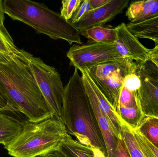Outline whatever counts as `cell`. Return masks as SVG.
Returning <instances> with one entry per match:
<instances>
[{
	"instance_id": "obj_1",
	"label": "cell",
	"mask_w": 158,
	"mask_h": 157,
	"mask_svg": "<svg viewBox=\"0 0 158 157\" xmlns=\"http://www.w3.org/2000/svg\"><path fill=\"white\" fill-rule=\"evenodd\" d=\"M27 52L0 61V88L13 111L26 115L29 121L38 123L53 117L29 65Z\"/></svg>"
},
{
	"instance_id": "obj_2",
	"label": "cell",
	"mask_w": 158,
	"mask_h": 157,
	"mask_svg": "<svg viewBox=\"0 0 158 157\" xmlns=\"http://www.w3.org/2000/svg\"><path fill=\"white\" fill-rule=\"evenodd\" d=\"M62 120L68 134L83 144L100 149L107 157L102 133L77 69H75L65 87Z\"/></svg>"
},
{
	"instance_id": "obj_3",
	"label": "cell",
	"mask_w": 158,
	"mask_h": 157,
	"mask_svg": "<svg viewBox=\"0 0 158 157\" xmlns=\"http://www.w3.org/2000/svg\"><path fill=\"white\" fill-rule=\"evenodd\" d=\"M3 6L5 14L13 20L28 25L38 33L70 44H82L77 27L44 4L30 0H5Z\"/></svg>"
},
{
	"instance_id": "obj_4",
	"label": "cell",
	"mask_w": 158,
	"mask_h": 157,
	"mask_svg": "<svg viewBox=\"0 0 158 157\" xmlns=\"http://www.w3.org/2000/svg\"><path fill=\"white\" fill-rule=\"evenodd\" d=\"M67 134L63 121L54 116L38 123L26 121L20 134L4 148L14 157H35L59 150Z\"/></svg>"
},
{
	"instance_id": "obj_5",
	"label": "cell",
	"mask_w": 158,
	"mask_h": 157,
	"mask_svg": "<svg viewBox=\"0 0 158 157\" xmlns=\"http://www.w3.org/2000/svg\"><path fill=\"white\" fill-rule=\"evenodd\" d=\"M137 64L132 60L121 58L88 69L98 88L117 113L123 79L126 76L136 72Z\"/></svg>"
},
{
	"instance_id": "obj_6",
	"label": "cell",
	"mask_w": 158,
	"mask_h": 157,
	"mask_svg": "<svg viewBox=\"0 0 158 157\" xmlns=\"http://www.w3.org/2000/svg\"><path fill=\"white\" fill-rule=\"evenodd\" d=\"M29 61L38 86L54 116L62 120L65 87L60 74L55 67L48 65L40 58L32 54Z\"/></svg>"
},
{
	"instance_id": "obj_7",
	"label": "cell",
	"mask_w": 158,
	"mask_h": 157,
	"mask_svg": "<svg viewBox=\"0 0 158 157\" xmlns=\"http://www.w3.org/2000/svg\"><path fill=\"white\" fill-rule=\"evenodd\" d=\"M67 56L70 61V65L79 71L122 58L114 44L95 42L82 45L74 44L68 51Z\"/></svg>"
},
{
	"instance_id": "obj_8",
	"label": "cell",
	"mask_w": 158,
	"mask_h": 157,
	"mask_svg": "<svg viewBox=\"0 0 158 157\" xmlns=\"http://www.w3.org/2000/svg\"><path fill=\"white\" fill-rule=\"evenodd\" d=\"M136 73L141 80V87L134 92L145 117L158 119V68L149 61L138 63Z\"/></svg>"
},
{
	"instance_id": "obj_9",
	"label": "cell",
	"mask_w": 158,
	"mask_h": 157,
	"mask_svg": "<svg viewBox=\"0 0 158 157\" xmlns=\"http://www.w3.org/2000/svg\"><path fill=\"white\" fill-rule=\"evenodd\" d=\"M115 29L117 40L114 44L117 52L122 58L130 59L137 63L150 61L152 49L143 46L130 31L126 24L122 23Z\"/></svg>"
},
{
	"instance_id": "obj_10",
	"label": "cell",
	"mask_w": 158,
	"mask_h": 157,
	"mask_svg": "<svg viewBox=\"0 0 158 157\" xmlns=\"http://www.w3.org/2000/svg\"><path fill=\"white\" fill-rule=\"evenodd\" d=\"M80 72L81 73L82 80L85 92L94 99L99 108L107 118L115 135L118 138H120L123 121L119 116L98 88L91 76L89 70L85 69L81 70Z\"/></svg>"
},
{
	"instance_id": "obj_11",
	"label": "cell",
	"mask_w": 158,
	"mask_h": 157,
	"mask_svg": "<svg viewBox=\"0 0 158 157\" xmlns=\"http://www.w3.org/2000/svg\"><path fill=\"white\" fill-rule=\"evenodd\" d=\"M129 2V0H110L100 8L87 12L75 26L80 32L93 27L103 26L108 21L122 12L128 6Z\"/></svg>"
},
{
	"instance_id": "obj_12",
	"label": "cell",
	"mask_w": 158,
	"mask_h": 157,
	"mask_svg": "<svg viewBox=\"0 0 158 157\" xmlns=\"http://www.w3.org/2000/svg\"><path fill=\"white\" fill-rule=\"evenodd\" d=\"M118 114L122 121L133 131L138 129L145 118L134 92L123 87L120 95Z\"/></svg>"
},
{
	"instance_id": "obj_13",
	"label": "cell",
	"mask_w": 158,
	"mask_h": 157,
	"mask_svg": "<svg viewBox=\"0 0 158 157\" xmlns=\"http://www.w3.org/2000/svg\"><path fill=\"white\" fill-rule=\"evenodd\" d=\"M126 16L130 23L137 24L158 16V0L136 1L129 6Z\"/></svg>"
},
{
	"instance_id": "obj_14",
	"label": "cell",
	"mask_w": 158,
	"mask_h": 157,
	"mask_svg": "<svg viewBox=\"0 0 158 157\" xmlns=\"http://www.w3.org/2000/svg\"><path fill=\"white\" fill-rule=\"evenodd\" d=\"M121 136L131 157H154L137 130L130 129L123 122Z\"/></svg>"
},
{
	"instance_id": "obj_15",
	"label": "cell",
	"mask_w": 158,
	"mask_h": 157,
	"mask_svg": "<svg viewBox=\"0 0 158 157\" xmlns=\"http://www.w3.org/2000/svg\"><path fill=\"white\" fill-rule=\"evenodd\" d=\"M23 122L0 111V144L6 146L20 134Z\"/></svg>"
},
{
	"instance_id": "obj_16",
	"label": "cell",
	"mask_w": 158,
	"mask_h": 157,
	"mask_svg": "<svg viewBox=\"0 0 158 157\" xmlns=\"http://www.w3.org/2000/svg\"><path fill=\"white\" fill-rule=\"evenodd\" d=\"M127 27L137 38L151 40L158 43V16L139 24L129 23Z\"/></svg>"
},
{
	"instance_id": "obj_17",
	"label": "cell",
	"mask_w": 158,
	"mask_h": 157,
	"mask_svg": "<svg viewBox=\"0 0 158 157\" xmlns=\"http://www.w3.org/2000/svg\"><path fill=\"white\" fill-rule=\"evenodd\" d=\"M59 150L66 157H94L91 147L74 140L68 134Z\"/></svg>"
},
{
	"instance_id": "obj_18",
	"label": "cell",
	"mask_w": 158,
	"mask_h": 157,
	"mask_svg": "<svg viewBox=\"0 0 158 157\" xmlns=\"http://www.w3.org/2000/svg\"><path fill=\"white\" fill-rule=\"evenodd\" d=\"M81 35L94 42L103 44H114L117 40L116 29L95 26L80 32Z\"/></svg>"
},
{
	"instance_id": "obj_19",
	"label": "cell",
	"mask_w": 158,
	"mask_h": 157,
	"mask_svg": "<svg viewBox=\"0 0 158 157\" xmlns=\"http://www.w3.org/2000/svg\"><path fill=\"white\" fill-rule=\"evenodd\" d=\"M137 130L158 149V119L145 117Z\"/></svg>"
},
{
	"instance_id": "obj_20",
	"label": "cell",
	"mask_w": 158,
	"mask_h": 157,
	"mask_svg": "<svg viewBox=\"0 0 158 157\" xmlns=\"http://www.w3.org/2000/svg\"><path fill=\"white\" fill-rule=\"evenodd\" d=\"M0 51L13 56H20L26 51L18 48L4 27H0Z\"/></svg>"
},
{
	"instance_id": "obj_21",
	"label": "cell",
	"mask_w": 158,
	"mask_h": 157,
	"mask_svg": "<svg viewBox=\"0 0 158 157\" xmlns=\"http://www.w3.org/2000/svg\"><path fill=\"white\" fill-rule=\"evenodd\" d=\"M82 0H64L62 1V7L61 9V16L67 21H70L76 13Z\"/></svg>"
},
{
	"instance_id": "obj_22",
	"label": "cell",
	"mask_w": 158,
	"mask_h": 157,
	"mask_svg": "<svg viewBox=\"0 0 158 157\" xmlns=\"http://www.w3.org/2000/svg\"><path fill=\"white\" fill-rule=\"evenodd\" d=\"M141 79L135 73L126 76L123 79V87L131 92H135L141 86Z\"/></svg>"
},
{
	"instance_id": "obj_23",
	"label": "cell",
	"mask_w": 158,
	"mask_h": 157,
	"mask_svg": "<svg viewBox=\"0 0 158 157\" xmlns=\"http://www.w3.org/2000/svg\"><path fill=\"white\" fill-rule=\"evenodd\" d=\"M91 10V6L89 0H84L83 1L79 9L74 14L70 20L71 24L75 26L77 24L86 14V13Z\"/></svg>"
},
{
	"instance_id": "obj_24",
	"label": "cell",
	"mask_w": 158,
	"mask_h": 157,
	"mask_svg": "<svg viewBox=\"0 0 158 157\" xmlns=\"http://www.w3.org/2000/svg\"><path fill=\"white\" fill-rule=\"evenodd\" d=\"M15 56H13V55H9L2 52L0 51V61L9 60ZM0 111H13L12 108L8 105L7 100L5 97L1 88H0Z\"/></svg>"
},
{
	"instance_id": "obj_25",
	"label": "cell",
	"mask_w": 158,
	"mask_h": 157,
	"mask_svg": "<svg viewBox=\"0 0 158 157\" xmlns=\"http://www.w3.org/2000/svg\"><path fill=\"white\" fill-rule=\"evenodd\" d=\"M114 157H131L121 136L118 140Z\"/></svg>"
},
{
	"instance_id": "obj_26",
	"label": "cell",
	"mask_w": 158,
	"mask_h": 157,
	"mask_svg": "<svg viewBox=\"0 0 158 157\" xmlns=\"http://www.w3.org/2000/svg\"><path fill=\"white\" fill-rule=\"evenodd\" d=\"M91 6V10H94L100 8L108 2L110 0H89Z\"/></svg>"
},
{
	"instance_id": "obj_27",
	"label": "cell",
	"mask_w": 158,
	"mask_h": 157,
	"mask_svg": "<svg viewBox=\"0 0 158 157\" xmlns=\"http://www.w3.org/2000/svg\"><path fill=\"white\" fill-rule=\"evenodd\" d=\"M143 138L144 141L145 143L146 144L147 146L149 148V150L150 152L152 153V155H153L154 157H158V149L157 148L154 146L153 145H152L149 141H148L143 136Z\"/></svg>"
},
{
	"instance_id": "obj_28",
	"label": "cell",
	"mask_w": 158,
	"mask_h": 157,
	"mask_svg": "<svg viewBox=\"0 0 158 157\" xmlns=\"http://www.w3.org/2000/svg\"><path fill=\"white\" fill-rule=\"evenodd\" d=\"M35 157H66L59 150L53 151Z\"/></svg>"
},
{
	"instance_id": "obj_29",
	"label": "cell",
	"mask_w": 158,
	"mask_h": 157,
	"mask_svg": "<svg viewBox=\"0 0 158 157\" xmlns=\"http://www.w3.org/2000/svg\"><path fill=\"white\" fill-rule=\"evenodd\" d=\"M5 13L4 10L3 1L0 0V27H4Z\"/></svg>"
},
{
	"instance_id": "obj_30",
	"label": "cell",
	"mask_w": 158,
	"mask_h": 157,
	"mask_svg": "<svg viewBox=\"0 0 158 157\" xmlns=\"http://www.w3.org/2000/svg\"><path fill=\"white\" fill-rule=\"evenodd\" d=\"M152 57L150 61L154 63L158 68V52L152 49Z\"/></svg>"
},
{
	"instance_id": "obj_31",
	"label": "cell",
	"mask_w": 158,
	"mask_h": 157,
	"mask_svg": "<svg viewBox=\"0 0 158 157\" xmlns=\"http://www.w3.org/2000/svg\"><path fill=\"white\" fill-rule=\"evenodd\" d=\"M94 157H106V155L100 150L97 148H92Z\"/></svg>"
},
{
	"instance_id": "obj_32",
	"label": "cell",
	"mask_w": 158,
	"mask_h": 157,
	"mask_svg": "<svg viewBox=\"0 0 158 157\" xmlns=\"http://www.w3.org/2000/svg\"><path fill=\"white\" fill-rule=\"evenodd\" d=\"M153 49H154V50H155L157 51L158 52V47L156 46V47H155V48Z\"/></svg>"
},
{
	"instance_id": "obj_33",
	"label": "cell",
	"mask_w": 158,
	"mask_h": 157,
	"mask_svg": "<svg viewBox=\"0 0 158 157\" xmlns=\"http://www.w3.org/2000/svg\"><path fill=\"white\" fill-rule=\"evenodd\" d=\"M156 46H157V47H158V43L157 44H156Z\"/></svg>"
}]
</instances>
